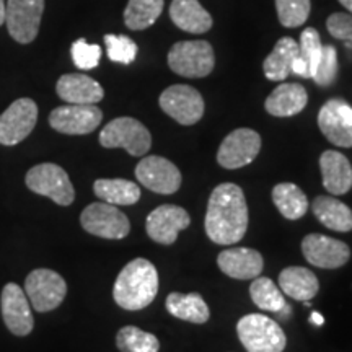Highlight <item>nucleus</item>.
I'll list each match as a JSON object with an SVG mask.
<instances>
[{"mask_svg":"<svg viewBox=\"0 0 352 352\" xmlns=\"http://www.w3.org/2000/svg\"><path fill=\"white\" fill-rule=\"evenodd\" d=\"M217 264L223 274L232 279H256L261 276L264 259L261 253L252 248H228L217 258Z\"/></svg>","mask_w":352,"mask_h":352,"instance_id":"nucleus-19","label":"nucleus"},{"mask_svg":"<svg viewBox=\"0 0 352 352\" xmlns=\"http://www.w3.org/2000/svg\"><path fill=\"white\" fill-rule=\"evenodd\" d=\"M191 223L189 214L175 204H164L153 209L145 220V230L153 241L160 245H173L179 232Z\"/></svg>","mask_w":352,"mask_h":352,"instance_id":"nucleus-17","label":"nucleus"},{"mask_svg":"<svg viewBox=\"0 0 352 352\" xmlns=\"http://www.w3.org/2000/svg\"><path fill=\"white\" fill-rule=\"evenodd\" d=\"M340 3L346 8L347 12L352 13V0H340Z\"/></svg>","mask_w":352,"mask_h":352,"instance_id":"nucleus-42","label":"nucleus"},{"mask_svg":"<svg viewBox=\"0 0 352 352\" xmlns=\"http://www.w3.org/2000/svg\"><path fill=\"white\" fill-rule=\"evenodd\" d=\"M170 19L186 33L202 34L212 28V16L201 6L199 0H173L170 6Z\"/></svg>","mask_w":352,"mask_h":352,"instance_id":"nucleus-23","label":"nucleus"},{"mask_svg":"<svg viewBox=\"0 0 352 352\" xmlns=\"http://www.w3.org/2000/svg\"><path fill=\"white\" fill-rule=\"evenodd\" d=\"M310 323L316 324V327H321V324L324 323V318H323V315L318 314V311H314V314L310 315Z\"/></svg>","mask_w":352,"mask_h":352,"instance_id":"nucleus-40","label":"nucleus"},{"mask_svg":"<svg viewBox=\"0 0 352 352\" xmlns=\"http://www.w3.org/2000/svg\"><path fill=\"white\" fill-rule=\"evenodd\" d=\"M164 12V0H129L124 10V23L127 28L140 32L155 23Z\"/></svg>","mask_w":352,"mask_h":352,"instance_id":"nucleus-30","label":"nucleus"},{"mask_svg":"<svg viewBox=\"0 0 352 352\" xmlns=\"http://www.w3.org/2000/svg\"><path fill=\"white\" fill-rule=\"evenodd\" d=\"M26 297L39 314L54 310L67 296V284L64 277L52 270H34L25 280Z\"/></svg>","mask_w":352,"mask_h":352,"instance_id":"nucleus-8","label":"nucleus"},{"mask_svg":"<svg viewBox=\"0 0 352 352\" xmlns=\"http://www.w3.org/2000/svg\"><path fill=\"white\" fill-rule=\"evenodd\" d=\"M56 91L69 104H96L104 96L103 87L83 74H65L57 80Z\"/></svg>","mask_w":352,"mask_h":352,"instance_id":"nucleus-20","label":"nucleus"},{"mask_svg":"<svg viewBox=\"0 0 352 352\" xmlns=\"http://www.w3.org/2000/svg\"><path fill=\"white\" fill-rule=\"evenodd\" d=\"M274 206L285 219L298 220L307 214L308 199L305 192L294 183H279L272 189Z\"/></svg>","mask_w":352,"mask_h":352,"instance_id":"nucleus-28","label":"nucleus"},{"mask_svg":"<svg viewBox=\"0 0 352 352\" xmlns=\"http://www.w3.org/2000/svg\"><path fill=\"white\" fill-rule=\"evenodd\" d=\"M104 148H124L132 157H144L152 147V135L142 122L134 118H116L100 132Z\"/></svg>","mask_w":352,"mask_h":352,"instance_id":"nucleus-4","label":"nucleus"},{"mask_svg":"<svg viewBox=\"0 0 352 352\" xmlns=\"http://www.w3.org/2000/svg\"><path fill=\"white\" fill-rule=\"evenodd\" d=\"M336 77H338V52H336V47L331 46V44H328V46H323L318 65H316V70L311 78L316 82V85L329 87L333 85L334 80H336Z\"/></svg>","mask_w":352,"mask_h":352,"instance_id":"nucleus-36","label":"nucleus"},{"mask_svg":"<svg viewBox=\"0 0 352 352\" xmlns=\"http://www.w3.org/2000/svg\"><path fill=\"white\" fill-rule=\"evenodd\" d=\"M116 346L121 352H158L160 342L152 333L135 327H124L116 334Z\"/></svg>","mask_w":352,"mask_h":352,"instance_id":"nucleus-32","label":"nucleus"},{"mask_svg":"<svg viewBox=\"0 0 352 352\" xmlns=\"http://www.w3.org/2000/svg\"><path fill=\"white\" fill-rule=\"evenodd\" d=\"M261 151V138L256 131L235 129L227 135L220 144L217 152V162L227 170H239L250 165Z\"/></svg>","mask_w":352,"mask_h":352,"instance_id":"nucleus-10","label":"nucleus"},{"mask_svg":"<svg viewBox=\"0 0 352 352\" xmlns=\"http://www.w3.org/2000/svg\"><path fill=\"white\" fill-rule=\"evenodd\" d=\"M323 51V44H321L320 33L315 28L303 30L300 34V43H298V56L305 60L308 70H310V78L314 77L316 65Z\"/></svg>","mask_w":352,"mask_h":352,"instance_id":"nucleus-35","label":"nucleus"},{"mask_svg":"<svg viewBox=\"0 0 352 352\" xmlns=\"http://www.w3.org/2000/svg\"><path fill=\"white\" fill-rule=\"evenodd\" d=\"M158 292L157 267L148 259L138 258L127 263L118 274L113 297L121 308L138 311L148 307Z\"/></svg>","mask_w":352,"mask_h":352,"instance_id":"nucleus-2","label":"nucleus"},{"mask_svg":"<svg viewBox=\"0 0 352 352\" xmlns=\"http://www.w3.org/2000/svg\"><path fill=\"white\" fill-rule=\"evenodd\" d=\"M214 64V50L208 41H179L168 52L170 69L186 78L208 77Z\"/></svg>","mask_w":352,"mask_h":352,"instance_id":"nucleus-5","label":"nucleus"},{"mask_svg":"<svg viewBox=\"0 0 352 352\" xmlns=\"http://www.w3.org/2000/svg\"><path fill=\"white\" fill-rule=\"evenodd\" d=\"M279 287L294 300L308 302L318 294L320 283L314 272L307 267L290 266L280 272Z\"/></svg>","mask_w":352,"mask_h":352,"instance_id":"nucleus-24","label":"nucleus"},{"mask_svg":"<svg viewBox=\"0 0 352 352\" xmlns=\"http://www.w3.org/2000/svg\"><path fill=\"white\" fill-rule=\"evenodd\" d=\"M74 64L82 70L98 67L101 59V47L98 44H88L85 39H77L70 47Z\"/></svg>","mask_w":352,"mask_h":352,"instance_id":"nucleus-37","label":"nucleus"},{"mask_svg":"<svg viewBox=\"0 0 352 352\" xmlns=\"http://www.w3.org/2000/svg\"><path fill=\"white\" fill-rule=\"evenodd\" d=\"M327 28L333 38L352 44V15L333 13L327 20Z\"/></svg>","mask_w":352,"mask_h":352,"instance_id":"nucleus-38","label":"nucleus"},{"mask_svg":"<svg viewBox=\"0 0 352 352\" xmlns=\"http://www.w3.org/2000/svg\"><path fill=\"white\" fill-rule=\"evenodd\" d=\"M160 108L183 126H192L204 114V100L196 88L189 85H171L160 95Z\"/></svg>","mask_w":352,"mask_h":352,"instance_id":"nucleus-11","label":"nucleus"},{"mask_svg":"<svg viewBox=\"0 0 352 352\" xmlns=\"http://www.w3.org/2000/svg\"><path fill=\"white\" fill-rule=\"evenodd\" d=\"M250 296L258 308L264 311H280L285 307L283 290L277 289L270 277H256L250 285Z\"/></svg>","mask_w":352,"mask_h":352,"instance_id":"nucleus-31","label":"nucleus"},{"mask_svg":"<svg viewBox=\"0 0 352 352\" xmlns=\"http://www.w3.org/2000/svg\"><path fill=\"white\" fill-rule=\"evenodd\" d=\"M302 253L308 263L321 270H338L351 258V250L344 241L320 233H310L303 239Z\"/></svg>","mask_w":352,"mask_h":352,"instance_id":"nucleus-16","label":"nucleus"},{"mask_svg":"<svg viewBox=\"0 0 352 352\" xmlns=\"http://www.w3.org/2000/svg\"><path fill=\"white\" fill-rule=\"evenodd\" d=\"M307 101V90L300 83H280L267 96L264 108L276 118H290L303 111Z\"/></svg>","mask_w":352,"mask_h":352,"instance_id":"nucleus-22","label":"nucleus"},{"mask_svg":"<svg viewBox=\"0 0 352 352\" xmlns=\"http://www.w3.org/2000/svg\"><path fill=\"white\" fill-rule=\"evenodd\" d=\"M236 333L248 352H283L287 344L283 328L270 316L259 314H250L240 318Z\"/></svg>","mask_w":352,"mask_h":352,"instance_id":"nucleus-3","label":"nucleus"},{"mask_svg":"<svg viewBox=\"0 0 352 352\" xmlns=\"http://www.w3.org/2000/svg\"><path fill=\"white\" fill-rule=\"evenodd\" d=\"M103 120V113L95 104H65L52 109L50 124L54 131L69 135H85L94 132Z\"/></svg>","mask_w":352,"mask_h":352,"instance_id":"nucleus-14","label":"nucleus"},{"mask_svg":"<svg viewBox=\"0 0 352 352\" xmlns=\"http://www.w3.org/2000/svg\"><path fill=\"white\" fill-rule=\"evenodd\" d=\"M104 44H107L108 57L113 63L129 65L135 60L138 56V44L129 36L124 34H107L104 36Z\"/></svg>","mask_w":352,"mask_h":352,"instance_id":"nucleus-34","label":"nucleus"},{"mask_svg":"<svg viewBox=\"0 0 352 352\" xmlns=\"http://www.w3.org/2000/svg\"><path fill=\"white\" fill-rule=\"evenodd\" d=\"M80 223L88 233L108 240H122L131 232L126 214L108 202H94L87 206L80 215Z\"/></svg>","mask_w":352,"mask_h":352,"instance_id":"nucleus-7","label":"nucleus"},{"mask_svg":"<svg viewBox=\"0 0 352 352\" xmlns=\"http://www.w3.org/2000/svg\"><path fill=\"white\" fill-rule=\"evenodd\" d=\"M166 310L175 318L189 321V323L202 324L209 320L210 311L208 303L197 292L179 294L173 292L166 297Z\"/></svg>","mask_w":352,"mask_h":352,"instance_id":"nucleus-25","label":"nucleus"},{"mask_svg":"<svg viewBox=\"0 0 352 352\" xmlns=\"http://www.w3.org/2000/svg\"><path fill=\"white\" fill-rule=\"evenodd\" d=\"M320 131L338 147H352V107L344 100L333 98L318 113Z\"/></svg>","mask_w":352,"mask_h":352,"instance_id":"nucleus-15","label":"nucleus"},{"mask_svg":"<svg viewBox=\"0 0 352 352\" xmlns=\"http://www.w3.org/2000/svg\"><path fill=\"white\" fill-rule=\"evenodd\" d=\"M311 209L315 217L329 230H352V210L340 199H334L331 196H318L311 204Z\"/></svg>","mask_w":352,"mask_h":352,"instance_id":"nucleus-27","label":"nucleus"},{"mask_svg":"<svg viewBox=\"0 0 352 352\" xmlns=\"http://www.w3.org/2000/svg\"><path fill=\"white\" fill-rule=\"evenodd\" d=\"M298 56V43L285 36L276 43L274 50L264 59L263 72L272 82H283L289 77L294 59Z\"/></svg>","mask_w":352,"mask_h":352,"instance_id":"nucleus-26","label":"nucleus"},{"mask_svg":"<svg viewBox=\"0 0 352 352\" xmlns=\"http://www.w3.org/2000/svg\"><path fill=\"white\" fill-rule=\"evenodd\" d=\"M38 121V107L32 98H20L0 114V144L16 145L32 134Z\"/></svg>","mask_w":352,"mask_h":352,"instance_id":"nucleus-12","label":"nucleus"},{"mask_svg":"<svg viewBox=\"0 0 352 352\" xmlns=\"http://www.w3.org/2000/svg\"><path fill=\"white\" fill-rule=\"evenodd\" d=\"M204 227L214 243H239L248 230V204L243 189L233 183L219 184L209 197Z\"/></svg>","mask_w":352,"mask_h":352,"instance_id":"nucleus-1","label":"nucleus"},{"mask_svg":"<svg viewBox=\"0 0 352 352\" xmlns=\"http://www.w3.org/2000/svg\"><path fill=\"white\" fill-rule=\"evenodd\" d=\"M139 183L157 195H173L182 186V173L178 166L164 157H145L135 166Z\"/></svg>","mask_w":352,"mask_h":352,"instance_id":"nucleus-13","label":"nucleus"},{"mask_svg":"<svg viewBox=\"0 0 352 352\" xmlns=\"http://www.w3.org/2000/svg\"><path fill=\"white\" fill-rule=\"evenodd\" d=\"M44 12V0H7L6 25L8 34L20 44L36 39Z\"/></svg>","mask_w":352,"mask_h":352,"instance_id":"nucleus-9","label":"nucleus"},{"mask_svg":"<svg viewBox=\"0 0 352 352\" xmlns=\"http://www.w3.org/2000/svg\"><path fill=\"white\" fill-rule=\"evenodd\" d=\"M95 195L113 206H132L140 199V188L127 179H96Z\"/></svg>","mask_w":352,"mask_h":352,"instance_id":"nucleus-29","label":"nucleus"},{"mask_svg":"<svg viewBox=\"0 0 352 352\" xmlns=\"http://www.w3.org/2000/svg\"><path fill=\"white\" fill-rule=\"evenodd\" d=\"M290 72H294L296 76H300L303 78H310V70H308L305 60H303L300 56H297L296 59H294L292 67H290Z\"/></svg>","mask_w":352,"mask_h":352,"instance_id":"nucleus-39","label":"nucleus"},{"mask_svg":"<svg viewBox=\"0 0 352 352\" xmlns=\"http://www.w3.org/2000/svg\"><path fill=\"white\" fill-rule=\"evenodd\" d=\"M6 0H0V25L6 23Z\"/></svg>","mask_w":352,"mask_h":352,"instance_id":"nucleus-41","label":"nucleus"},{"mask_svg":"<svg viewBox=\"0 0 352 352\" xmlns=\"http://www.w3.org/2000/svg\"><path fill=\"white\" fill-rule=\"evenodd\" d=\"M26 186L39 196L50 197L59 206H70L76 199L72 183L64 168L56 164H39L26 173Z\"/></svg>","mask_w":352,"mask_h":352,"instance_id":"nucleus-6","label":"nucleus"},{"mask_svg":"<svg viewBox=\"0 0 352 352\" xmlns=\"http://www.w3.org/2000/svg\"><path fill=\"white\" fill-rule=\"evenodd\" d=\"M320 170L323 186L333 196L346 195L352 188L351 162L341 152L327 151L320 157Z\"/></svg>","mask_w":352,"mask_h":352,"instance_id":"nucleus-21","label":"nucleus"},{"mask_svg":"<svg viewBox=\"0 0 352 352\" xmlns=\"http://www.w3.org/2000/svg\"><path fill=\"white\" fill-rule=\"evenodd\" d=\"M2 316L7 328L15 336H28L33 331L34 320L32 314V303L26 300L25 290L20 285L8 283L0 297Z\"/></svg>","mask_w":352,"mask_h":352,"instance_id":"nucleus-18","label":"nucleus"},{"mask_svg":"<svg viewBox=\"0 0 352 352\" xmlns=\"http://www.w3.org/2000/svg\"><path fill=\"white\" fill-rule=\"evenodd\" d=\"M277 16L285 28H297L308 20L311 3L310 0H276Z\"/></svg>","mask_w":352,"mask_h":352,"instance_id":"nucleus-33","label":"nucleus"}]
</instances>
